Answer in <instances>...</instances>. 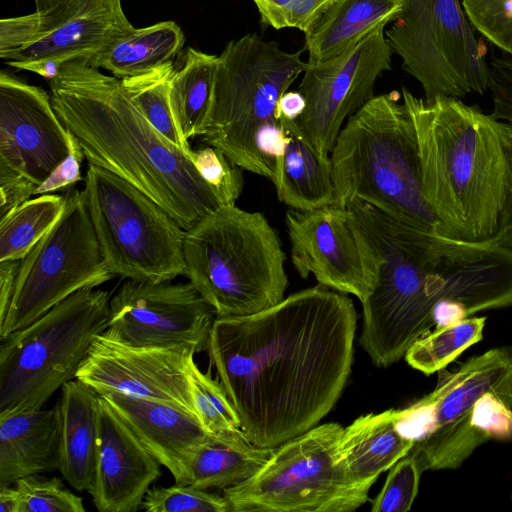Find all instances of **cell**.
Instances as JSON below:
<instances>
[{
  "label": "cell",
  "instance_id": "1",
  "mask_svg": "<svg viewBox=\"0 0 512 512\" xmlns=\"http://www.w3.org/2000/svg\"><path fill=\"white\" fill-rule=\"evenodd\" d=\"M356 326L352 299L321 284L255 314L216 317L206 352L254 446L274 448L331 411Z\"/></svg>",
  "mask_w": 512,
  "mask_h": 512
},
{
  "label": "cell",
  "instance_id": "2",
  "mask_svg": "<svg viewBox=\"0 0 512 512\" xmlns=\"http://www.w3.org/2000/svg\"><path fill=\"white\" fill-rule=\"evenodd\" d=\"M346 208L376 268L360 336L376 366L398 362L433 326L512 306L511 249L420 229L358 200Z\"/></svg>",
  "mask_w": 512,
  "mask_h": 512
},
{
  "label": "cell",
  "instance_id": "3",
  "mask_svg": "<svg viewBox=\"0 0 512 512\" xmlns=\"http://www.w3.org/2000/svg\"><path fill=\"white\" fill-rule=\"evenodd\" d=\"M48 83L56 114L89 164L133 184L186 231L222 206L189 156L149 123L121 79L77 58L62 63Z\"/></svg>",
  "mask_w": 512,
  "mask_h": 512
},
{
  "label": "cell",
  "instance_id": "4",
  "mask_svg": "<svg viewBox=\"0 0 512 512\" xmlns=\"http://www.w3.org/2000/svg\"><path fill=\"white\" fill-rule=\"evenodd\" d=\"M402 99L416 131L423 194L441 234L491 241L505 185L498 120L454 97L425 100L402 87Z\"/></svg>",
  "mask_w": 512,
  "mask_h": 512
},
{
  "label": "cell",
  "instance_id": "5",
  "mask_svg": "<svg viewBox=\"0 0 512 512\" xmlns=\"http://www.w3.org/2000/svg\"><path fill=\"white\" fill-rule=\"evenodd\" d=\"M399 98L395 91L371 97L340 130L330 153L334 205L362 201L441 234L422 190L415 127Z\"/></svg>",
  "mask_w": 512,
  "mask_h": 512
},
{
  "label": "cell",
  "instance_id": "6",
  "mask_svg": "<svg viewBox=\"0 0 512 512\" xmlns=\"http://www.w3.org/2000/svg\"><path fill=\"white\" fill-rule=\"evenodd\" d=\"M185 276L217 317L261 312L284 299L286 255L261 212L223 205L186 231Z\"/></svg>",
  "mask_w": 512,
  "mask_h": 512
},
{
  "label": "cell",
  "instance_id": "7",
  "mask_svg": "<svg viewBox=\"0 0 512 512\" xmlns=\"http://www.w3.org/2000/svg\"><path fill=\"white\" fill-rule=\"evenodd\" d=\"M110 295L83 288L1 339L0 414L43 408L76 373L107 329Z\"/></svg>",
  "mask_w": 512,
  "mask_h": 512
},
{
  "label": "cell",
  "instance_id": "8",
  "mask_svg": "<svg viewBox=\"0 0 512 512\" xmlns=\"http://www.w3.org/2000/svg\"><path fill=\"white\" fill-rule=\"evenodd\" d=\"M84 196L110 272L143 282L172 281L186 273V230L152 198L125 179L89 164Z\"/></svg>",
  "mask_w": 512,
  "mask_h": 512
},
{
  "label": "cell",
  "instance_id": "9",
  "mask_svg": "<svg viewBox=\"0 0 512 512\" xmlns=\"http://www.w3.org/2000/svg\"><path fill=\"white\" fill-rule=\"evenodd\" d=\"M343 427L316 425L276 446L251 477L223 489L228 512H350L371 484L350 479L338 456Z\"/></svg>",
  "mask_w": 512,
  "mask_h": 512
},
{
  "label": "cell",
  "instance_id": "10",
  "mask_svg": "<svg viewBox=\"0 0 512 512\" xmlns=\"http://www.w3.org/2000/svg\"><path fill=\"white\" fill-rule=\"evenodd\" d=\"M435 389L399 409V429L414 439L409 452L422 472L456 469L488 442L474 425L477 402L488 392L512 404V347L469 358L454 372L438 371Z\"/></svg>",
  "mask_w": 512,
  "mask_h": 512
},
{
  "label": "cell",
  "instance_id": "11",
  "mask_svg": "<svg viewBox=\"0 0 512 512\" xmlns=\"http://www.w3.org/2000/svg\"><path fill=\"white\" fill-rule=\"evenodd\" d=\"M385 36L425 100L489 91L485 50L460 0H406Z\"/></svg>",
  "mask_w": 512,
  "mask_h": 512
},
{
  "label": "cell",
  "instance_id": "12",
  "mask_svg": "<svg viewBox=\"0 0 512 512\" xmlns=\"http://www.w3.org/2000/svg\"><path fill=\"white\" fill-rule=\"evenodd\" d=\"M65 208L55 225L21 260L0 340L38 320L83 288L113 279L101 253L83 190L64 194Z\"/></svg>",
  "mask_w": 512,
  "mask_h": 512
},
{
  "label": "cell",
  "instance_id": "13",
  "mask_svg": "<svg viewBox=\"0 0 512 512\" xmlns=\"http://www.w3.org/2000/svg\"><path fill=\"white\" fill-rule=\"evenodd\" d=\"M384 28L335 57L307 62L298 87L306 107L296 123L323 156H330L344 121L373 97L377 78L391 69Z\"/></svg>",
  "mask_w": 512,
  "mask_h": 512
},
{
  "label": "cell",
  "instance_id": "14",
  "mask_svg": "<svg viewBox=\"0 0 512 512\" xmlns=\"http://www.w3.org/2000/svg\"><path fill=\"white\" fill-rule=\"evenodd\" d=\"M302 52H286L256 33L231 40L218 56L203 135L275 117L279 98L306 68Z\"/></svg>",
  "mask_w": 512,
  "mask_h": 512
},
{
  "label": "cell",
  "instance_id": "15",
  "mask_svg": "<svg viewBox=\"0 0 512 512\" xmlns=\"http://www.w3.org/2000/svg\"><path fill=\"white\" fill-rule=\"evenodd\" d=\"M216 317L191 282L127 279L110 298L106 331L129 345L185 346L196 354L206 352Z\"/></svg>",
  "mask_w": 512,
  "mask_h": 512
},
{
  "label": "cell",
  "instance_id": "16",
  "mask_svg": "<svg viewBox=\"0 0 512 512\" xmlns=\"http://www.w3.org/2000/svg\"><path fill=\"white\" fill-rule=\"evenodd\" d=\"M285 223L292 263L302 278L312 274L319 284L352 294L361 303L368 298L375 284L376 268L346 207L289 209Z\"/></svg>",
  "mask_w": 512,
  "mask_h": 512
},
{
  "label": "cell",
  "instance_id": "17",
  "mask_svg": "<svg viewBox=\"0 0 512 512\" xmlns=\"http://www.w3.org/2000/svg\"><path fill=\"white\" fill-rule=\"evenodd\" d=\"M194 355L195 352L185 346L129 345L114 339L105 330L93 340L76 379L99 395L117 392L158 401L197 417L189 384Z\"/></svg>",
  "mask_w": 512,
  "mask_h": 512
},
{
  "label": "cell",
  "instance_id": "18",
  "mask_svg": "<svg viewBox=\"0 0 512 512\" xmlns=\"http://www.w3.org/2000/svg\"><path fill=\"white\" fill-rule=\"evenodd\" d=\"M69 153V131L40 87L0 73V165L42 184Z\"/></svg>",
  "mask_w": 512,
  "mask_h": 512
},
{
  "label": "cell",
  "instance_id": "19",
  "mask_svg": "<svg viewBox=\"0 0 512 512\" xmlns=\"http://www.w3.org/2000/svg\"><path fill=\"white\" fill-rule=\"evenodd\" d=\"M37 32L26 46L2 59L12 67L52 60L59 64L89 58L134 27L122 0H34Z\"/></svg>",
  "mask_w": 512,
  "mask_h": 512
},
{
  "label": "cell",
  "instance_id": "20",
  "mask_svg": "<svg viewBox=\"0 0 512 512\" xmlns=\"http://www.w3.org/2000/svg\"><path fill=\"white\" fill-rule=\"evenodd\" d=\"M161 476V464L100 395L94 482L88 491L99 512H134Z\"/></svg>",
  "mask_w": 512,
  "mask_h": 512
},
{
  "label": "cell",
  "instance_id": "21",
  "mask_svg": "<svg viewBox=\"0 0 512 512\" xmlns=\"http://www.w3.org/2000/svg\"><path fill=\"white\" fill-rule=\"evenodd\" d=\"M101 396L128 424L146 450L171 473L177 484L187 485L198 450L220 440L209 433L195 415L172 405L117 392Z\"/></svg>",
  "mask_w": 512,
  "mask_h": 512
},
{
  "label": "cell",
  "instance_id": "22",
  "mask_svg": "<svg viewBox=\"0 0 512 512\" xmlns=\"http://www.w3.org/2000/svg\"><path fill=\"white\" fill-rule=\"evenodd\" d=\"M59 415L51 408L0 414V487L58 470Z\"/></svg>",
  "mask_w": 512,
  "mask_h": 512
},
{
  "label": "cell",
  "instance_id": "23",
  "mask_svg": "<svg viewBox=\"0 0 512 512\" xmlns=\"http://www.w3.org/2000/svg\"><path fill=\"white\" fill-rule=\"evenodd\" d=\"M99 397L95 390L75 378L61 387L56 403L60 439L58 470L79 492H88L94 482Z\"/></svg>",
  "mask_w": 512,
  "mask_h": 512
},
{
  "label": "cell",
  "instance_id": "24",
  "mask_svg": "<svg viewBox=\"0 0 512 512\" xmlns=\"http://www.w3.org/2000/svg\"><path fill=\"white\" fill-rule=\"evenodd\" d=\"M399 409L362 415L343 428L338 456L347 475L358 484L373 485L379 475L407 456L414 439L398 426Z\"/></svg>",
  "mask_w": 512,
  "mask_h": 512
},
{
  "label": "cell",
  "instance_id": "25",
  "mask_svg": "<svg viewBox=\"0 0 512 512\" xmlns=\"http://www.w3.org/2000/svg\"><path fill=\"white\" fill-rule=\"evenodd\" d=\"M288 135L274 186L278 199L291 209L310 211L335 204L330 156L321 155L296 121L279 119Z\"/></svg>",
  "mask_w": 512,
  "mask_h": 512
},
{
  "label": "cell",
  "instance_id": "26",
  "mask_svg": "<svg viewBox=\"0 0 512 512\" xmlns=\"http://www.w3.org/2000/svg\"><path fill=\"white\" fill-rule=\"evenodd\" d=\"M406 0H335L305 35L309 62H322L352 48L376 28L394 22Z\"/></svg>",
  "mask_w": 512,
  "mask_h": 512
},
{
  "label": "cell",
  "instance_id": "27",
  "mask_svg": "<svg viewBox=\"0 0 512 512\" xmlns=\"http://www.w3.org/2000/svg\"><path fill=\"white\" fill-rule=\"evenodd\" d=\"M185 42L181 28L173 21L133 28L83 59L95 68L106 69L119 79L135 77L163 65L180 52Z\"/></svg>",
  "mask_w": 512,
  "mask_h": 512
},
{
  "label": "cell",
  "instance_id": "28",
  "mask_svg": "<svg viewBox=\"0 0 512 512\" xmlns=\"http://www.w3.org/2000/svg\"><path fill=\"white\" fill-rule=\"evenodd\" d=\"M243 170L276 179L288 135L276 117L246 125L231 126L202 136Z\"/></svg>",
  "mask_w": 512,
  "mask_h": 512
},
{
  "label": "cell",
  "instance_id": "29",
  "mask_svg": "<svg viewBox=\"0 0 512 512\" xmlns=\"http://www.w3.org/2000/svg\"><path fill=\"white\" fill-rule=\"evenodd\" d=\"M218 56L189 47L170 81V105L177 127L188 141L205 133Z\"/></svg>",
  "mask_w": 512,
  "mask_h": 512
},
{
  "label": "cell",
  "instance_id": "30",
  "mask_svg": "<svg viewBox=\"0 0 512 512\" xmlns=\"http://www.w3.org/2000/svg\"><path fill=\"white\" fill-rule=\"evenodd\" d=\"M274 448L215 440L198 450L189 470L187 485L204 490L234 486L254 475Z\"/></svg>",
  "mask_w": 512,
  "mask_h": 512
},
{
  "label": "cell",
  "instance_id": "31",
  "mask_svg": "<svg viewBox=\"0 0 512 512\" xmlns=\"http://www.w3.org/2000/svg\"><path fill=\"white\" fill-rule=\"evenodd\" d=\"M64 208V195L42 194L0 219V261H21L55 225Z\"/></svg>",
  "mask_w": 512,
  "mask_h": 512
},
{
  "label": "cell",
  "instance_id": "32",
  "mask_svg": "<svg viewBox=\"0 0 512 512\" xmlns=\"http://www.w3.org/2000/svg\"><path fill=\"white\" fill-rule=\"evenodd\" d=\"M174 69L169 61L138 76L122 79V83L149 123L189 156L192 149L180 133L170 105Z\"/></svg>",
  "mask_w": 512,
  "mask_h": 512
},
{
  "label": "cell",
  "instance_id": "33",
  "mask_svg": "<svg viewBox=\"0 0 512 512\" xmlns=\"http://www.w3.org/2000/svg\"><path fill=\"white\" fill-rule=\"evenodd\" d=\"M486 317H468L455 324L435 328L408 349L405 360L426 375L438 372L470 346L483 339Z\"/></svg>",
  "mask_w": 512,
  "mask_h": 512
},
{
  "label": "cell",
  "instance_id": "34",
  "mask_svg": "<svg viewBox=\"0 0 512 512\" xmlns=\"http://www.w3.org/2000/svg\"><path fill=\"white\" fill-rule=\"evenodd\" d=\"M189 384L195 413L209 433L226 442L251 443L223 385L211 377L210 370L201 371L194 358L189 368Z\"/></svg>",
  "mask_w": 512,
  "mask_h": 512
},
{
  "label": "cell",
  "instance_id": "35",
  "mask_svg": "<svg viewBox=\"0 0 512 512\" xmlns=\"http://www.w3.org/2000/svg\"><path fill=\"white\" fill-rule=\"evenodd\" d=\"M14 485L20 496L19 512H85L83 499L57 477L32 474Z\"/></svg>",
  "mask_w": 512,
  "mask_h": 512
},
{
  "label": "cell",
  "instance_id": "36",
  "mask_svg": "<svg viewBox=\"0 0 512 512\" xmlns=\"http://www.w3.org/2000/svg\"><path fill=\"white\" fill-rule=\"evenodd\" d=\"M141 509L147 512H228V505L223 496L175 483L169 487H150Z\"/></svg>",
  "mask_w": 512,
  "mask_h": 512
},
{
  "label": "cell",
  "instance_id": "37",
  "mask_svg": "<svg viewBox=\"0 0 512 512\" xmlns=\"http://www.w3.org/2000/svg\"><path fill=\"white\" fill-rule=\"evenodd\" d=\"M189 158L222 206L235 205L243 190V169L210 145L192 150Z\"/></svg>",
  "mask_w": 512,
  "mask_h": 512
},
{
  "label": "cell",
  "instance_id": "38",
  "mask_svg": "<svg viewBox=\"0 0 512 512\" xmlns=\"http://www.w3.org/2000/svg\"><path fill=\"white\" fill-rule=\"evenodd\" d=\"M262 27L296 28L308 34L335 0H252Z\"/></svg>",
  "mask_w": 512,
  "mask_h": 512
},
{
  "label": "cell",
  "instance_id": "39",
  "mask_svg": "<svg viewBox=\"0 0 512 512\" xmlns=\"http://www.w3.org/2000/svg\"><path fill=\"white\" fill-rule=\"evenodd\" d=\"M475 30L512 56V0H462Z\"/></svg>",
  "mask_w": 512,
  "mask_h": 512
},
{
  "label": "cell",
  "instance_id": "40",
  "mask_svg": "<svg viewBox=\"0 0 512 512\" xmlns=\"http://www.w3.org/2000/svg\"><path fill=\"white\" fill-rule=\"evenodd\" d=\"M422 470L408 454L391 467L385 484L373 502V512H406L418 494Z\"/></svg>",
  "mask_w": 512,
  "mask_h": 512
},
{
  "label": "cell",
  "instance_id": "41",
  "mask_svg": "<svg viewBox=\"0 0 512 512\" xmlns=\"http://www.w3.org/2000/svg\"><path fill=\"white\" fill-rule=\"evenodd\" d=\"M498 131L505 158V185L498 229L489 242L512 249V123L498 120Z\"/></svg>",
  "mask_w": 512,
  "mask_h": 512
},
{
  "label": "cell",
  "instance_id": "42",
  "mask_svg": "<svg viewBox=\"0 0 512 512\" xmlns=\"http://www.w3.org/2000/svg\"><path fill=\"white\" fill-rule=\"evenodd\" d=\"M83 158L85 156L79 142L69 131V153L67 157L36 188L34 195L71 190L75 183L82 180L81 164Z\"/></svg>",
  "mask_w": 512,
  "mask_h": 512
},
{
  "label": "cell",
  "instance_id": "43",
  "mask_svg": "<svg viewBox=\"0 0 512 512\" xmlns=\"http://www.w3.org/2000/svg\"><path fill=\"white\" fill-rule=\"evenodd\" d=\"M36 188L21 174L0 165V219L34 196Z\"/></svg>",
  "mask_w": 512,
  "mask_h": 512
},
{
  "label": "cell",
  "instance_id": "44",
  "mask_svg": "<svg viewBox=\"0 0 512 512\" xmlns=\"http://www.w3.org/2000/svg\"><path fill=\"white\" fill-rule=\"evenodd\" d=\"M38 22L34 13L3 18L0 21V57L29 44L37 32Z\"/></svg>",
  "mask_w": 512,
  "mask_h": 512
},
{
  "label": "cell",
  "instance_id": "45",
  "mask_svg": "<svg viewBox=\"0 0 512 512\" xmlns=\"http://www.w3.org/2000/svg\"><path fill=\"white\" fill-rule=\"evenodd\" d=\"M20 263V260L0 261V322L7 314Z\"/></svg>",
  "mask_w": 512,
  "mask_h": 512
},
{
  "label": "cell",
  "instance_id": "46",
  "mask_svg": "<svg viewBox=\"0 0 512 512\" xmlns=\"http://www.w3.org/2000/svg\"><path fill=\"white\" fill-rule=\"evenodd\" d=\"M306 100L300 91H286L278 100L275 117L289 121H297L303 114Z\"/></svg>",
  "mask_w": 512,
  "mask_h": 512
},
{
  "label": "cell",
  "instance_id": "47",
  "mask_svg": "<svg viewBox=\"0 0 512 512\" xmlns=\"http://www.w3.org/2000/svg\"><path fill=\"white\" fill-rule=\"evenodd\" d=\"M60 66L61 64L52 60H41L20 64L17 68L37 73L49 81L58 75Z\"/></svg>",
  "mask_w": 512,
  "mask_h": 512
},
{
  "label": "cell",
  "instance_id": "48",
  "mask_svg": "<svg viewBox=\"0 0 512 512\" xmlns=\"http://www.w3.org/2000/svg\"><path fill=\"white\" fill-rule=\"evenodd\" d=\"M20 496L16 486L0 487V512H19Z\"/></svg>",
  "mask_w": 512,
  "mask_h": 512
},
{
  "label": "cell",
  "instance_id": "49",
  "mask_svg": "<svg viewBox=\"0 0 512 512\" xmlns=\"http://www.w3.org/2000/svg\"><path fill=\"white\" fill-rule=\"evenodd\" d=\"M511 501H512V495H511Z\"/></svg>",
  "mask_w": 512,
  "mask_h": 512
}]
</instances>
